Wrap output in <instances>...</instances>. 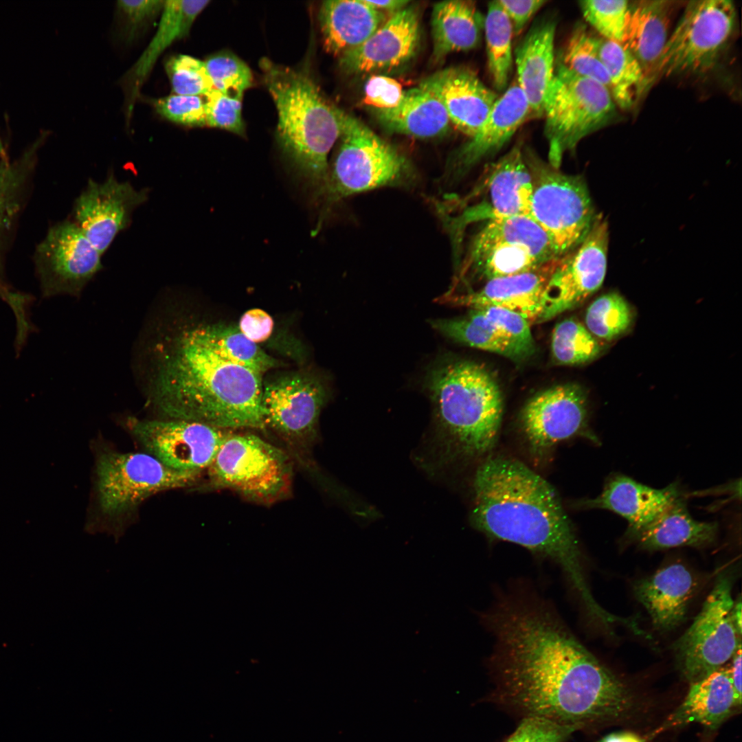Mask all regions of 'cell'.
Listing matches in <instances>:
<instances>
[{
    "label": "cell",
    "mask_w": 742,
    "mask_h": 742,
    "mask_svg": "<svg viewBox=\"0 0 742 742\" xmlns=\"http://www.w3.org/2000/svg\"><path fill=\"white\" fill-rule=\"evenodd\" d=\"M482 617L499 682L526 717L575 729L631 709L627 688L542 601L506 596Z\"/></svg>",
    "instance_id": "obj_1"
},
{
    "label": "cell",
    "mask_w": 742,
    "mask_h": 742,
    "mask_svg": "<svg viewBox=\"0 0 742 742\" xmlns=\"http://www.w3.org/2000/svg\"><path fill=\"white\" fill-rule=\"evenodd\" d=\"M471 520L490 539L519 545L560 567L591 618L604 609L586 580L576 532L553 486L519 460L493 457L477 468Z\"/></svg>",
    "instance_id": "obj_2"
},
{
    "label": "cell",
    "mask_w": 742,
    "mask_h": 742,
    "mask_svg": "<svg viewBox=\"0 0 742 742\" xmlns=\"http://www.w3.org/2000/svg\"><path fill=\"white\" fill-rule=\"evenodd\" d=\"M154 390L155 401L168 418L225 431L265 427L261 375L218 357L192 328L164 350Z\"/></svg>",
    "instance_id": "obj_3"
},
{
    "label": "cell",
    "mask_w": 742,
    "mask_h": 742,
    "mask_svg": "<svg viewBox=\"0 0 742 742\" xmlns=\"http://www.w3.org/2000/svg\"><path fill=\"white\" fill-rule=\"evenodd\" d=\"M260 67L278 111L276 137L286 161L316 195L325 194L328 156L341 136L345 112L324 98L308 73L266 58Z\"/></svg>",
    "instance_id": "obj_4"
},
{
    "label": "cell",
    "mask_w": 742,
    "mask_h": 742,
    "mask_svg": "<svg viewBox=\"0 0 742 742\" xmlns=\"http://www.w3.org/2000/svg\"><path fill=\"white\" fill-rule=\"evenodd\" d=\"M425 381L447 452L473 458L491 451L504 409L495 375L482 364L442 357L429 369Z\"/></svg>",
    "instance_id": "obj_5"
},
{
    "label": "cell",
    "mask_w": 742,
    "mask_h": 742,
    "mask_svg": "<svg viewBox=\"0 0 742 742\" xmlns=\"http://www.w3.org/2000/svg\"><path fill=\"white\" fill-rule=\"evenodd\" d=\"M560 258L546 232L528 215L484 222L469 243L459 273L466 291L495 278L512 276Z\"/></svg>",
    "instance_id": "obj_6"
},
{
    "label": "cell",
    "mask_w": 742,
    "mask_h": 742,
    "mask_svg": "<svg viewBox=\"0 0 742 742\" xmlns=\"http://www.w3.org/2000/svg\"><path fill=\"white\" fill-rule=\"evenodd\" d=\"M543 115L549 164L559 168L565 153L614 120L616 104L607 87L575 74L555 61Z\"/></svg>",
    "instance_id": "obj_7"
},
{
    "label": "cell",
    "mask_w": 742,
    "mask_h": 742,
    "mask_svg": "<svg viewBox=\"0 0 742 742\" xmlns=\"http://www.w3.org/2000/svg\"><path fill=\"white\" fill-rule=\"evenodd\" d=\"M532 177L529 216L546 232L559 258L587 236L598 215L581 176L567 175L524 153Z\"/></svg>",
    "instance_id": "obj_8"
},
{
    "label": "cell",
    "mask_w": 742,
    "mask_h": 742,
    "mask_svg": "<svg viewBox=\"0 0 742 742\" xmlns=\"http://www.w3.org/2000/svg\"><path fill=\"white\" fill-rule=\"evenodd\" d=\"M737 22L729 0L690 1L668 36L658 60L653 85L662 77L708 74L718 63Z\"/></svg>",
    "instance_id": "obj_9"
},
{
    "label": "cell",
    "mask_w": 742,
    "mask_h": 742,
    "mask_svg": "<svg viewBox=\"0 0 742 742\" xmlns=\"http://www.w3.org/2000/svg\"><path fill=\"white\" fill-rule=\"evenodd\" d=\"M339 146L328 172V201L406 181L405 157L357 117L345 113Z\"/></svg>",
    "instance_id": "obj_10"
},
{
    "label": "cell",
    "mask_w": 742,
    "mask_h": 742,
    "mask_svg": "<svg viewBox=\"0 0 742 742\" xmlns=\"http://www.w3.org/2000/svg\"><path fill=\"white\" fill-rule=\"evenodd\" d=\"M208 471L214 484L256 500H274L291 484L286 455L251 434L227 433Z\"/></svg>",
    "instance_id": "obj_11"
},
{
    "label": "cell",
    "mask_w": 742,
    "mask_h": 742,
    "mask_svg": "<svg viewBox=\"0 0 742 742\" xmlns=\"http://www.w3.org/2000/svg\"><path fill=\"white\" fill-rule=\"evenodd\" d=\"M731 594L730 579L719 576L691 625L672 646L678 668L690 684L722 667L741 645Z\"/></svg>",
    "instance_id": "obj_12"
},
{
    "label": "cell",
    "mask_w": 742,
    "mask_h": 742,
    "mask_svg": "<svg viewBox=\"0 0 742 742\" xmlns=\"http://www.w3.org/2000/svg\"><path fill=\"white\" fill-rule=\"evenodd\" d=\"M96 476L99 506L109 516L125 513L152 495L187 486L196 478L148 453L116 451L100 456Z\"/></svg>",
    "instance_id": "obj_13"
},
{
    "label": "cell",
    "mask_w": 742,
    "mask_h": 742,
    "mask_svg": "<svg viewBox=\"0 0 742 742\" xmlns=\"http://www.w3.org/2000/svg\"><path fill=\"white\" fill-rule=\"evenodd\" d=\"M608 223L597 216L585 239L560 258L543 291L542 323L582 304L602 286L607 271Z\"/></svg>",
    "instance_id": "obj_14"
},
{
    "label": "cell",
    "mask_w": 742,
    "mask_h": 742,
    "mask_svg": "<svg viewBox=\"0 0 742 742\" xmlns=\"http://www.w3.org/2000/svg\"><path fill=\"white\" fill-rule=\"evenodd\" d=\"M133 435L153 456L174 470L198 477L211 465L226 431L199 422L130 418Z\"/></svg>",
    "instance_id": "obj_15"
},
{
    "label": "cell",
    "mask_w": 742,
    "mask_h": 742,
    "mask_svg": "<svg viewBox=\"0 0 742 742\" xmlns=\"http://www.w3.org/2000/svg\"><path fill=\"white\" fill-rule=\"evenodd\" d=\"M532 177L519 146L487 166L468 199L472 201L453 220L458 236L475 222L519 215L529 216Z\"/></svg>",
    "instance_id": "obj_16"
},
{
    "label": "cell",
    "mask_w": 742,
    "mask_h": 742,
    "mask_svg": "<svg viewBox=\"0 0 742 742\" xmlns=\"http://www.w3.org/2000/svg\"><path fill=\"white\" fill-rule=\"evenodd\" d=\"M519 424L530 451L537 457L575 436L598 443L587 426L586 395L576 384L553 386L534 395L522 408Z\"/></svg>",
    "instance_id": "obj_17"
},
{
    "label": "cell",
    "mask_w": 742,
    "mask_h": 742,
    "mask_svg": "<svg viewBox=\"0 0 742 742\" xmlns=\"http://www.w3.org/2000/svg\"><path fill=\"white\" fill-rule=\"evenodd\" d=\"M101 256L74 221L52 226L34 255L42 297L78 292L102 269Z\"/></svg>",
    "instance_id": "obj_18"
},
{
    "label": "cell",
    "mask_w": 742,
    "mask_h": 742,
    "mask_svg": "<svg viewBox=\"0 0 742 742\" xmlns=\"http://www.w3.org/2000/svg\"><path fill=\"white\" fill-rule=\"evenodd\" d=\"M326 397L324 384L312 376L291 373L269 380L261 399L265 427L291 441L306 442L315 435Z\"/></svg>",
    "instance_id": "obj_19"
},
{
    "label": "cell",
    "mask_w": 742,
    "mask_h": 742,
    "mask_svg": "<svg viewBox=\"0 0 742 742\" xmlns=\"http://www.w3.org/2000/svg\"><path fill=\"white\" fill-rule=\"evenodd\" d=\"M148 198V188L137 190L128 181H119L113 172L100 183L90 179L74 203V221L102 254Z\"/></svg>",
    "instance_id": "obj_20"
},
{
    "label": "cell",
    "mask_w": 742,
    "mask_h": 742,
    "mask_svg": "<svg viewBox=\"0 0 742 742\" xmlns=\"http://www.w3.org/2000/svg\"><path fill=\"white\" fill-rule=\"evenodd\" d=\"M420 38L418 10L407 5L394 13L362 44L341 55L339 66L356 74L396 68L416 54Z\"/></svg>",
    "instance_id": "obj_21"
},
{
    "label": "cell",
    "mask_w": 742,
    "mask_h": 742,
    "mask_svg": "<svg viewBox=\"0 0 742 742\" xmlns=\"http://www.w3.org/2000/svg\"><path fill=\"white\" fill-rule=\"evenodd\" d=\"M419 86L440 100L450 122L469 139L478 131L499 98L473 71L465 67L438 71Z\"/></svg>",
    "instance_id": "obj_22"
},
{
    "label": "cell",
    "mask_w": 742,
    "mask_h": 742,
    "mask_svg": "<svg viewBox=\"0 0 742 742\" xmlns=\"http://www.w3.org/2000/svg\"><path fill=\"white\" fill-rule=\"evenodd\" d=\"M560 258L523 273L490 280L477 289L452 295L451 302L472 308L495 306L517 313L535 324L546 284Z\"/></svg>",
    "instance_id": "obj_23"
},
{
    "label": "cell",
    "mask_w": 742,
    "mask_h": 742,
    "mask_svg": "<svg viewBox=\"0 0 742 742\" xmlns=\"http://www.w3.org/2000/svg\"><path fill=\"white\" fill-rule=\"evenodd\" d=\"M682 496L677 483L654 488L627 475L614 473L606 480L599 495L581 500L575 506L614 512L627 521V530H633L649 523Z\"/></svg>",
    "instance_id": "obj_24"
},
{
    "label": "cell",
    "mask_w": 742,
    "mask_h": 742,
    "mask_svg": "<svg viewBox=\"0 0 742 742\" xmlns=\"http://www.w3.org/2000/svg\"><path fill=\"white\" fill-rule=\"evenodd\" d=\"M695 587V578L689 570L675 563L636 582L633 592L649 613L653 627L668 631L685 620Z\"/></svg>",
    "instance_id": "obj_25"
},
{
    "label": "cell",
    "mask_w": 742,
    "mask_h": 742,
    "mask_svg": "<svg viewBox=\"0 0 742 742\" xmlns=\"http://www.w3.org/2000/svg\"><path fill=\"white\" fill-rule=\"evenodd\" d=\"M556 28L554 19L539 20L515 49L516 80L528 100L531 115H543L545 98L554 73Z\"/></svg>",
    "instance_id": "obj_26"
},
{
    "label": "cell",
    "mask_w": 742,
    "mask_h": 742,
    "mask_svg": "<svg viewBox=\"0 0 742 742\" xmlns=\"http://www.w3.org/2000/svg\"><path fill=\"white\" fill-rule=\"evenodd\" d=\"M673 4L669 1H640L630 3L622 45L639 63L645 93L653 86L658 60L668 38Z\"/></svg>",
    "instance_id": "obj_27"
},
{
    "label": "cell",
    "mask_w": 742,
    "mask_h": 742,
    "mask_svg": "<svg viewBox=\"0 0 742 742\" xmlns=\"http://www.w3.org/2000/svg\"><path fill=\"white\" fill-rule=\"evenodd\" d=\"M531 115L528 100L515 79L498 98L478 131L457 154L467 167L499 150Z\"/></svg>",
    "instance_id": "obj_28"
},
{
    "label": "cell",
    "mask_w": 742,
    "mask_h": 742,
    "mask_svg": "<svg viewBox=\"0 0 742 742\" xmlns=\"http://www.w3.org/2000/svg\"><path fill=\"white\" fill-rule=\"evenodd\" d=\"M717 532V523L693 518L682 496L647 524L627 530L625 536L642 549L655 550L679 546H708L715 542Z\"/></svg>",
    "instance_id": "obj_29"
},
{
    "label": "cell",
    "mask_w": 742,
    "mask_h": 742,
    "mask_svg": "<svg viewBox=\"0 0 742 742\" xmlns=\"http://www.w3.org/2000/svg\"><path fill=\"white\" fill-rule=\"evenodd\" d=\"M319 20L326 50L339 58L366 41L384 15L365 0H330L321 5Z\"/></svg>",
    "instance_id": "obj_30"
},
{
    "label": "cell",
    "mask_w": 742,
    "mask_h": 742,
    "mask_svg": "<svg viewBox=\"0 0 742 742\" xmlns=\"http://www.w3.org/2000/svg\"><path fill=\"white\" fill-rule=\"evenodd\" d=\"M738 707L729 668L722 666L706 677L690 684L684 700L661 729L691 722L715 729Z\"/></svg>",
    "instance_id": "obj_31"
},
{
    "label": "cell",
    "mask_w": 742,
    "mask_h": 742,
    "mask_svg": "<svg viewBox=\"0 0 742 742\" xmlns=\"http://www.w3.org/2000/svg\"><path fill=\"white\" fill-rule=\"evenodd\" d=\"M374 110L380 124L394 133L429 139L444 135L449 128L450 120L440 100L420 86L405 91L397 106Z\"/></svg>",
    "instance_id": "obj_32"
},
{
    "label": "cell",
    "mask_w": 742,
    "mask_h": 742,
    "mask_svg": "<svg viewBox=\"0 0 742 742\" xmlns=\"http://www.w3.org/2000/svg\"><path fill=\"white\" fill-rule=\"evenodd\" d=\"M431 26L432 57L439 61L451 53L477 47L484 29V17L472 1H443L433 7Z\"/></svg>",
    "instance_id": "obj_33"
},
{
    "label": "cell",
    "mask_w": 742,
    "mask_h": 742,
    "mask_svg": "<svg viewBox=\"0 0 742 742\" xmlns=\"http://www.w3.org/2000/svg\"><path fill=\"white\" fill-rule=\"evenodd\" d=\"M41 141L38 139L18 159L0 160V293L9 291L5 283V253L11 241L16 221L23 207L29 183L34 170L37 151Z\"/></svg>",
    "instance_id": "obj_34"
},
{
    "label": "cell",
    "mask_w": 742,
    "mask_h": 742,
    "mask_svg": "<svg viewBox=\"0 0 742 742\" xmlns=\"http://www.w3.org/2000/svg\"><path fill=\"white\" fill-rule=\"evenodd\" d=\"M210 1H165L158 29L127 74L135 95L161 54L173 42L187 36L193 22Z\"/></svg>",
    "instance_id": "obj_35"
},
{
    "label": "cell",
    "mask_w": 742,
    "mask_h": 742,
    "mask_svg": "<svg viewBox=\"0 0 742 742\" xmlns=\"http://www.w3.org/2000/svg\"><path fill=\"white\" fill-rule=\"evenodd\" d=\"M192 330L221 359L261 376L278 363L256 343L247 339L238 326L213 324L194 328Z\"/></svg>",
    "instance_id": "obj_36"
},
{
    "label": "cell",
    "mask_w": 742,
    "mask_h": 742,
    "mask_svg": "<svg viewBox=\"0 0 742 742\" xmlns=\"http://www.w3.org/2000/svg\"><path fill=\"white\" fill-rule=\"evenodd\" d=\"M598 43L613 99L616 106L630 109L645 93L642 69L636 58L621 43L601 37H598Z\"/></svg>",
    "instance_id": "obj_37"
},
{
    "label": "cell",
    "mask_w": 742,
    "mask_h": 742,
    "mask_svg": "<svg viewBox=\"0 0 742 742\" xmlns=\"http://www.w3.org/2000/svg\"><path fill=\"white\" fill-rule=\"evenodd\" d=\"M430 324L456 341L521 361L510 343L478 308H472L466 316L460 318L431 320Z\"/></svg>",
    "instance_id": "obj_38"
},
{
    "label": "cell",
    "mask_w": 742,
    "mask_h": 742,
    "mask_svg": "<svg viewBox=\"0 0 742 742\" xmlns=\"http://www.w3.org/2000/svg\"><path fill=\"white\" fill-rule=\"evenodd\" d=\"M488 69L493 85L499 91L508 87L513 67V29L498 0L491 1L484 17Z\"/></svg>",
    "instance_id": "obj_39"
},
{
    "label": "cell",
    "mask_w": 742,
    "mask_h": 742,
    "mask_svg": "<svg viewBox=\"0 0 742 742\" xmlns=\"http://www.w3.org/2000/svg\"><path fill=\"white\" fill-rule=\"evenodd\" d=\"M598 39L585 24L577 23L556 61L572 73L597 81L609 89V77L599 55Z\"/></svg>",
    "instance_id": "obj_40"
},
{
    "label": "cell",
    "mask_w": 742,
    "mask_h": 742,
    "mask_svg": "<svg viewBox=\"0 0 742 742\" xmlns=\"http://www.w3.org/2000/svg\"><path fill=\"white\" fill-rule=\"evenodd\" d=\"M551 350L556 363L576 366L595 359L600 352V346L585 326L570 317L559 322L554 328Z\"/></svg>",
    "instance_id": "obj_41"
},
{
    "label": "cell",
    "mask_w": 742,
    "mask_h": 742,
    "mask_svg": "<svg viewBox=\"0 0 742 742\" xmlns=\"http://www.w3.org/2000/svg\"><path fill=\"white\" fill-rule=\"evenodd\" d=\"M631 321L628 303L616 292H609L596 298L587 308L585 316L588 331L605 340H612L625 333Z\"/></svg>",
    "instance_id": "obj_42"
},
{
    "label": "cell",
    "mask_w": 742,
    "mask_h": 742,
    "mask_svg": "<svg viewBox=\"0 0 742 742\" xmlns=\"http://www.w3.org/2000/svg\"><path fill=\"white\" fill-rule=\"evenodd\" d=\"M204 63L215 90L243 98L244 91L252 86L253 76L249 67L234 54L218 53L209 57Z\"/></svg>",
    "instance_id": "obj_43"
},
{
    "label": "cell",
    "mask_w": 742,
    "mask_h": 742,
    "mask_svg": "<svg viewBox=\"0 0 742 742\" xmlns=\"http://www.w3.org/2000/svg\"><path fill=\"white\" fill-rule=\"evenodd\" d=\"M630 2L625 0H585L579 2L585 20L601 38L622 44Z\"/></svg>",
    "instance_id": "obj_44"
},
{
    "label": "cell",
    "mask_w": 742,
    "mask_h": 742,
    "mask_svg": "<svg viewBox=\"0 0 742 742\" xmlns=\"http://www.w3.org/2000/svg\"><path fill=\"white\" fill-rule=\"evenodd\" d=\"M165 69L176 95L205 96L214 89L204 62L196 58L172 56L166 62Z\"/></svg>",
    "instance_id": "obj_45"
},
{
    "label": "cell",
    "mask_w": 742,
    "mask_h": 742,
    "mask_svg": "<svg viewBox=\"0 0 742 742\" xmlns=\"http://www.w3.org/2000/svg\"><path fill=\"white\" fill-rule=\"evenodd\" d=\"M512 346L520 361L535 352L530 323L519 314L495 306L477 308Z\"/></svg>",
    "instance_id": "obj_46"
},
{
    "label": "cell",
    "mask_w": 742,
    "mask_h": 742,
    "mask_svg": "<svg viewBox=\"0 0 742 742\" xmlns=\"http://www.w3.org/2000/svg\"><path fill=\"white\" fill-rule=\"evenodd\" d=\"M242 98L213 89L205 95L206 126L225 129L239 135L245 133Z\"/></svg>",
    "instance_id": "obj_47"
},
{
    "label": "cell",
    "mask_w": 742,
    "mask_h": 742,
    "mask_svg": "<svg viewBox=\"0 0 742 742\" xmlns=\"http://www.w3.org/2000/svg\"><path fill=\"white\" fill-rule=\"evenodd\" d=\"M159 114L166 119L188 126H206L205 100L199 95H170L155 102Z\"/></svg>",
    "instance_id": "obj_48"
},
{
    "label": "cell",
    "mask_w": 742,
    "mask_h": 742,
    "mask_svg": "<svg viewBox=\"0 0 742 742\" xmlns=\"http://www.w3.org/2000/svg\"><path fill=\"white\" fill-rule=\"evenodd\" d=\"M574 730L546 719L526 717L506 742H562Z\"/></svg>",
    "instance_id": "obj_49"
},
{
    "label": "cell",
    "mask_w": 742,
    "mask_h": 742,
    "mask_svg": "<svg viewBox=\"0 0 742 742\" xmlns=\"http://www.w3.org/2000/svg\"><path fill=\"white\" fill-rule=\"evenodd\" d=\"M402 85L395 79L383 75H374L364 87V102L374 109H387L397 106L404 96Z\"/></svg>",
    "instance_id": "obj_50"
},
{
    "label": "cell",
    "mask_w": 742,
    "mask_h": 742,
    "mask_svg": "<svg viewBox=\"0 0 742 742\" xmlns=\"http://www.w3.org/2000/svg\"><path fill=\"white\" fill-rule=\"evenodd\" d=\"M238 327L247 339L258 343L269 337L273 331V321L265 311L252 308L242 315Z\"/></svg>",
    "instance_id": "obj_51"
},
{
    "label": "cell",
    "mask_w": 742,
    "mask_h": 742,
    "mask_svg": "<svg viewBox=\"0 0 742 742\" xmlns=\"http://www.w3.org/2000/svg\"><path fill=\"white\" fill-rule=\"evenodd\" d=\"M509 18L513 35H519L532 16L547 2L543 0H498Z\"/></svg>",
    "instance_id": "obj_52"
},
{
    "label": "cell",
    "mask_w": 742,
    "mask_h": 742,
    "mask_svg": "<svg viewBox=\"0 0 742 742\" xmlns=\"http://www.w3.org/2000/svg\"><path fill=\"white\" fill-rule=\"evenodd\" d=\"M165 1H118L117 8L126 17L131 27H136L153 17L163 9Z\"/></svg>",
    "instance_id": "obj_53"
},
{
    "label": "cell",
    "mask_w": 742,
    "mask_h": 742,
    "mask_svg": "<svg viewBox=\"0 0 742 742\" xmlns=\"http://www.w3.org/2000/svg\"><path fill=\"white\" fill-rule=\"evenodd\" d=\"M731 666L729 668L730 679L734 697L739 707L741 705V645L734 653Z\"/></svg>",
    "instance_id": "obj_54"
},
{
    "label": "cell",
    "mask_w": 742,
    "mask_h": 742,
    "mask_svg": "<svg viewBox=\"0 0 742 742\" xmlns=\"http://www.w3.org/2000/svg\"><path fill=\"white\" fill-rule=\"evenodd\" d=\"M365 1L370 6L381 12L385 10L394 12V13L407 7L410 3L409 1L405 0Z\"/></svg>",
    "instance_id": "obj_55"
},
{
    "label": "cell",
    "mask_w": 742,
    "mask_h": 742,
    "mask_svg": "<svg viewBox=\"0 0 742 742\" xmlns=\"http://www.w3.org/2000/svg\"><path fill=\"white\" fill-rule=\"evenodd\" d=\"M600 742H643V741L633 733L622 732L611 734Z\"/></svg>",
    "instance_id": "obj_56"
},
{
    "label": "cell",
    "mask_w": 742,
    "mask_h": 742,
    "mask_svg": "<svg viewBox=\"0 0 742 742\" xmlns=\"http://www.w3.org/2000/svg\"><path fill=\"white\" fill-rule=\"evenodd\" d=\"M741 600L739 598L736 603L734 602L732 609V616L736 627L739 632L741 634L742 631V609H741Z\"/></svg>",
    "instance_id": "obj_57"
}]
</instances>
